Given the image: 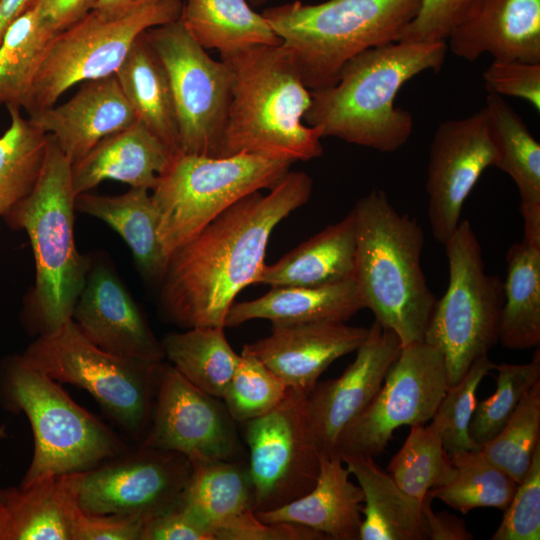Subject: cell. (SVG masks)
<instances>
[{"instance_id": "cell-28", "label": "cell", "mask_w": 540, "mask_h": 540, "mask_svg": "<svg viewBox=\"0 0 540 540\" xmlns=\"http://www.w3.org/2000/svg\"><path fill=\"white\" fill-rule=\"evenodd\" d=\"M360 486L364 501L359 540H427L421 502L402 491L374 458L342 456Z\"/></svg>"}, {"instance_id": "cell-7", "label": "cell", "mask_w": 540, "mask_h": 540, "mask_svg": "<svg viewBox=\"0 0 540 540\" xmlns=\"http://www.w3.org/2000/svg\"><path fill=\"white\" fill-rule=\"evenodd\" d=\"M0 403L5 410L25 414L32 429L34 451L21 487L50 476L88 471L130 449L60 383L20 355L0 364Z\"/></svg>"}, {"instance_id": "cell-24", "label": "cell", "mask_w": 540, "mask_h": 540, "mask_svg": "<svg viewBox=\"0 0 540 540\" xmlns=\"http://www.w3.org/2000/svg\"><path fill=\"white\" fill-rule=\"evenodd\" d=\"M339 456L321 457L313 488L279 508L255 513L263 522L305 526L330 540H359L364 496Z\"/></svg>"}, {"instance_id": "cell-5", "label": "cell", "mask_w": 540, "mask_h": 540, "mask_svg": "<svg viewBox=\"0 0 540 540\" xmlns=\"http://www.w3.org/2000/svg\"><path fill=\"white\" fill-rule=\"evenodd\" d=\"M352 210L354 280L365 308L398 336L402 347L423 341L437 299L421 267L425 238L420 224L399 213L379 189L361 197Z\"/></svg>"}, {"instance_id": "cell-10", "label": "cell", "mask_w": 540, "mask_h": 540, "mask_svg": "<svg viewBox=\"0 0 540 540\" xmlns=\"http://www.w3.org/2000/svg\"><path fill=\"white\" fill-rule=\"evenodd\" d=\"M449 280L436 300L424 341L444 356L448 386L499 342L503 282L485 272L481 244L468 220L460 221L444 244Z\"/></svg>"}, {"instance_id": "cell-55", "label": "cell", "mask_w": 540, "mask_h": 540, "mask_svg": "<svg viewBox=\"0 0 540 540\" xmlns=\"http://www.w3.org/2000/svg\"><path fill=\"white\" fill-rule=\"evenodd\" d=\"M269 0H249V3L255 7L265 4Z\"/></svg>"}, {"instance_id": "cell-27", "label": "cell", "mask_w": 540, "mask_h": 540, "mask_svg": "<svg viewBox=\"0 0 540 540\" xmlns=\"http://www.w3.org/2000/svg\"><path fill=\"white\" fill-rule=\"evenodd\" d=\"M484 107L498 153L495 167L511 177L519 192L523 239L540 243V144L503 97L488 93Z\"/></svg>"}, {"instance_id": "cell-21", "label": "cell", "mask_w": 540, "mask_h": 540, "mask_svg": "<svg viewBox=\"0 0 540 540\" xmlns=\"http://www.w3.org/2000/svg\"><path fill=\"white\" fill-rule=\"evenodd\" d=\"M28 118L55 139L72 164L103 138L137 120L115 74L81 83L68 101L36 111Z\"/></svg>"}, {"instance_id": "cell-48", "label": "cell", "mask_w": 540, "mask_h": 540, "mask_svg": "<svg viewBox=\"0 0 540 540\" xmlns=\"http://www.w3.org/2000/svg\"><path fill=\"white\" fill-rule=\"evenodd\" d=\"M144 522L131 516L89 514L79 507L74 517V540H141Z\"/></svg>"}, {"instance_id": "cell-16", "label": "cell", "mask_w": 540, "mask_h": 540, "mask_svg": "<svg viewBox=\"0 0 540 540\" xmlns=\"http://www.w3.org/2000/svg\"><path fill=\"white\" fill-rule=\"evenodd\" d=\"M235 423L221 398L200 390L163 362L150 425L139 445L176 452L190 462L238 460L243 446Z\"/></svg>"}, {"instance_id": "cell-37", "label": "cell", "mask_w": 540, "mask_h": 540, "mask_svg": "<svg viewBox=\"0 0 540 540\" xmlns=\"http://www.w3.org/2000/svg\"><path fill=\"white\" fill-rule=\"evenodd\" d=\"M10 124L0 136V220L33 189L46 153L48 134L7 105Z\"/></svg>"}, {"instance_id": "cell-29", "label": "cell", "mask_w": 540, "mask_h": 540, "mask_svg": "<svg viewBox=\"0 0 540 540\" xmlns=\"http://www.w3.org/2000/svg\"><path fill=\"white\" fill-rule=\"evenodd\" d=\"M78 474L50 476L26 487L5 488L7 540H74Z\"/></svg>"}, {"instance_id": "cell-39", "label": "cell", "mask_w": 540, "mask_h": 540, "mask_svg": "<svg viewBox=\"0 0 540 540\" xmlns=\"http://www.w3.org/2000/svg\"><path fill=\"white\" fill-rule=\"evenodd\" d=\"M451 458L456 475L448 484L430 490L432 498L463 514L481 507L506 509L518 483L480 449L459 452Z\"/></svg>"}, {"instance_id": "cell-38", "label": "cell", "mask_w": 540, "mask_h": 540, "mask_svg": "<svg viewBox=\"0 0 540 540\" xmlns=\"http://www.w3.org/2000/svg\"><path fill=\"white\" fill-rule=\"evenodd\" d=\"M387 472L402 491L422 502L430 490L451 482L456 468L432 421L429 425L411 426L404 444L391 458Z\"/></svg>"}, {"instance_id": "cell-17", "label": "cell", "mask_w": 540, "mask_h": 540, "mask_svg": "<svg viewBox=\"0 0 540 540\" xmlns=\"http://www.w3.org/2000/svg\"><path fill=\"white\" fill-rule=\"evenodd\" d=\"M497 159L485 107L438 125L429 150L426 181L428 219L436 241L444 245L456 230L466 198Z\"/></svg>"}, {"instance_id": "cell-6", "label": "cell", "mask_w": 540, "mask_h": 540, "mask_svg": "<svg viewBox=\"0 0 540 540\" xmlns=\"http://www.w3.org/2000/svg\"><path fill=\"white\" fill-rule=\"evenodd\" d=\"M422 0L294 1L262 15L292 55L310 91L332 85L359 53L399 41Z\"/></svg>"}, {"instance_id": "cell-3", "label": "cell", "mask_w": 540, "mask_h": 540, "mask_svg": "<svg viewBox=\"0 0 540 540\" xmlns=\"http://www.w3.org/2000/svg\"><path fill=\"white\" fill-rule=\"evenodd\" d=\"M221 60L231 69L232 91L216 157L246 153L293 163L323 154L320 128L304 122L311 91L282 43Z\"/></svg>"}, {"instance_id": "cell-18", "label": "cell", "mask_w": 540, "mask_h": 540, "mask_svg": "<svg viewBox=\"0 0 540 540\" xmlns=\"http://www.w3.org/2000/svg\"><path fill=\"white\" fill-rule=\"evenodd\" d=\"M401 348L398 336L375 320L344 372L317 382L306 395L308 422L321 457L335 456L340 435L374 398Z\"/></svg>"}, {"instance_id": "cell-14", "label": "cell", "mask_w": 540, "mask_h": 540, "mask_svg": "<svg viewBox=\"0 0 540 540\" xmlns=\"http://www.w3.org/2000/svg\"><path fill=\"white\" fill-rule=\"evenodd\" d=\"M242 425L254 513L279 508L313 488L321 455L308 422L306 394L289 388L275 409Z\"/></svg>"}, {"instance_id": "cell-50", "label": "cell", "mask_w": 540, "mask_h": 540, "mask_svg": "<svg viewBox=\"0 0 540 540\" xmlns=\"http://www.w3.org/2000/svg\"><path fill=\"white\" fill-rule=\"evenodd\" d=\"M430 491L421 502L428 539L432 540H471L473 535L467 530L465 522L455 515L441 512L435 513L431 507Z\"/></svg>"}, {"instance_id": "cell-20", "label": "cell", "mask_w": 540, "mask_h": 540, "mask_svg": "<svg viewBox=\"0 0 540 540\" xmlns=\"http://www.w3.org/2000/svg\"><path fill=\"white\" fill-rule=\"evenodd\" d=\"M368 330L341 321L272 325L268 336L244 344L243 349L288 388L307 395L331 363L361 346Z\"/></svg>"}, {"instance_id": "cell-42", "label": "cell", "mask_w": 540, "mask_h": 540, "mask_svg": "<svg viewBox=\"0 0 540 540\" xmlns=\"http://www.w3.org/2000/svg\"><path fill=\"white\" fill-rule=\"evenodd\" d=\"M288 390V386L264 363L242 349L221 400L232 419L243 424L275 409Z\"/></svg>"}, {"instance_id": "cell-1", "label": "cell", "mask_w": 540, "mask_h": 540, "mask_svg": "<svg viewBox=\"0 0 540 540\" xmlns=\"http://www.w3.org/2000/svg\"><path fill=\"white\" fill-rule=\"evenodd\" d=\"M312 189L308 174L289 171L268 194L241 198L175 250L160 280L165 316L184 329L225 328L236 296L257 283L273 230Z\"/></svg>"}, {"instance_id": "cell-53", "label": "cell", "mask_w": 540, "mask_h": 540, "mask_svg": "<svg viewBox=\"0 0 540 540\" xmlns=\"http://www.w3.org/2000/svg\"><path fill=\"white\" fill-rule=\"evenodd\" d=\"M32 0H0V42L7 28L30 5Z\"/></svg>"}, {"instance_id": "cell-35", "label": "cell", "mask_w": 540, "mask_h": 540, "mask_svg": "<svg viewBox=\"0 0 540 540\" xmlns=\"http://www.w3.org/2000/svg\"><path fill=\"white\" fill-rule=\"evenodd\" d=\"M224 329L193 327L168 333L161 340L168 363L194 386L217 398L222 397L240 358Z\"/></svg>"}, {"instance_id": "cell-45", "label": "cell", "mask_w": 540, "mask_h": 540, "mask_svg": "<svg viewBox=\"0 0 540 540\" xmlns=\"http://www.w3.org/2000/svg\"><path fill=\"white\" fill-rule=\"evenodd\" d=\"M478 0H422L415 18L404 29L399 41H446L452 30Z\"/></svg>"}, {"instance_id": "cell-4", "label": "cell", "mask_w": 540, "mask_h": 540, "mask_svg": "<svg viewBox=\"0 0 540 540\" xmlns=\"http://www.w3.org/2000/svg\"><path fill=\"white\" fill-rule=\"evenodd\" d=\"M76 197L72 163L48 134L33 189L4 217L9 227L26 232L33 251L35 283L23 314L27 329L36 337L72 319L91 266L74 240Z\"/></svg>"}, {"instance_id": "cell-30", "label": "cell", "mask_w": 540, "mask_h": 540, "mask_svg": "<svg viewBox=\"0 0 540 540\" xmlns=\"http://www.w3.org/2000/svg\"><path fill=\"white\" fill-rule=\"evenodd\" d=\"M79 212L110 226L125 241L141 270L160 282L168 262L158 235V216L150 190L133 188L120 195H77Z\"/></svg>"}, {"instance_id": "cell-54", "label": "cell", "mask_w": 540, "mask_h": 540, "mask_svg": "<svg viewBox=\"0 0 540 540\" xmlns=\"http://www.w3.org/2000/svg\"><path fill=\"white\" fill-rule=\"evenodd\" d=\"M8 539V512L3 501H0V540Z\"/></svg>"}, {"instance_id": "cell-11", "label": "cell", "mask_w": 540, "mask_h": 540, "mask_svg": "<svg viewBox=\"0 0 540 540\" xmlns=\"http://www.w3.org/2000/svg\"><path fill=\"white\" fill-rule=\"evenodd\" d=\"M181 11V0H161L119 18L91 10L52 38L21 109L30 115L55 105L76 84L115 74L143 32L177 20Z\"/></svg>"}, {"instance_id": "cell-25", "label": "cell", "mask_w": 540, "mask_h": 540, "mask_svg": "<svg viewBox=\"0 0 540 540\" xmlns=\"http://www.w3.org/2000/svg\"><path fill=\"white\" fill-rule=\"evenodd\" d=\"M364 308L354 278L321 287L276 286L256 299L234 302L226 315L225 328L256 319L272 325L346 322Z\"/></svg>"}, {"instance_id": "cell-34", "label": "cell", "mask_w": 540, "mask_h": 540, "mask_svg": "<svg viewBox=\"0 0 540 540\" xmlns=\"http://www.w3.org/2000/svg\"><path fill=\"white\" fill-rule=\"evenodd\" d=\"M499 342L513 350L540 343V243L523 239L506 254Z\"/></svg>"}, {"instance_id": "cell-46", "label": "cell", "mask_w": 540, "mask_h": 540, "mask_svg": "<svg viewBox=\"0 0 540 540\" xmlns=\"http://www.w3.org/2000/svg\"><path fill=\"white\" fill-rule=\"evenodd\" d=\"M490 94L509 96L529 102L540 110V63L494 59L483 72Z\"/></svg>"}, {"instance_id": "cell-36", "label": "cell", "mask_w": 540, "mask_h": 540, "mask_svg": "<svg viewBox=\"0 0 540 540\" xmlns=\"http://www.w3.org/2000/svg\"><path fill=\"white\" fill-rule=\"evenodd\" d=\"M56 34L34 1L7 28L0 42V104L21 107Z\"/></svg>"}, {"instance_id": "cell-23", "label": "cell", "mask_w": 540, "mask_h": 540, "mask_svg": "<svg viewBox=\"0 0 540 540\" xmlns=\"http://www.w3.org/2000/svg\"><path fill=\"white\" fill-rule=\"evenodd\" d=\"M173 153L142 122L99 141L81 160L72 164L76 195L89 192L105 180L152 190Z\"/></svg>"}, {"instance_id": "cell-31", "label": "cell", "mask_w": 540, "mask_h": 540, "mask_svg": "<svg viewBox=\"0 0 540 540\" xmlns=\"http://www.w3.org/2000/svg\"><path fill=\"white\" fill-rule=\"evenodd\" d=\"M115 76L137 120L173 153L178 152L179 133L169 80L144 32L133 43Z\"/></svg>"}, {"instance_id": "cell-12", "label": "cell", "mask_w": 540, "mask_h": 540, "mask_svg": "<svg viewBox=\"0 0 540 540\" xmlns=\"http://www.w3.org/2000/svg\"><path fill=\"white\" fill-rule=\"evenodd\" d=\"M144 35L169 80L180 151L216 157L231 101L230 67L210 57L181 16L149 28Z\"/></svg>"}, {"instance_id": "cell-22", "label": "cell", "mask_w": 540, "mask_h": 540, "mask_svg": "<svg viewBox=\"0 0 540 540\" xmlns=\"http://www.w3.org/2000/svg\"><path fill=\"white\" fill-rule=\"evenodd\" d=\"M446 43L468 61L488 53L494 59L540 63V0H478Z\"/></svg>"}, {"instance_id": "cell-19", "label": "cell", "mask_w": 540, "mask_h": 540, "mask_svg": "<svg viewBox=\"0 0 540 540\" xmlns=\"http://www.w3.org/2000/svg\"><path fill=\"white\" fill-rule=\"evenodd\" d=\"M72 320L89 340L107 352L150 363L165 359L161 341L107 264L91 263Z\"/></svg>"}, {"instance_id": "cell-8", "label": "cell", "mask_w": 540, "mask_h": 540, "mask_svg": "<svg viewBox=\"0 0 540 540\" xmlns=\"http://www.w3.org/2000/svg\"><path fill=\"white\" fill-rule=\"evenodd\" d=\"M291 165L256 154L212 157L176 152L151 190L166 256L241 198L275 187Z\"/></svg>"}, {"instance_id": "cell-15", "label": "cell", "mask_w": 540, "mask_h": 540, "mask_svg": "<svg viewBox=\"0 0 540 540\" xmlns=\"http://www.w3.org/2000/svg\"><path fill=\"white\" fill-rule=\"evenodd\" d=\"M192 471L182 454L138 445L78 474V503L96 515L144 521L176 508Z\"/></svg>"}, {"instance_id": "cell-49", "label": "cell", "mask_w": 540, "mask_h": 540, "mask_svg": "<svg viewBox=\"0 0 540 540\" xmlns=\"http://www.w3.org/2000/svg\"><path fill=\"white\" fill-rule=\"evenodd\" d=\"M141 540H214L212 533L180 505L146 520Z\"/></svg>"}, {"instance_id": "cell-2", "label": "cell", "mask_w": 540, "mask_h": 540, "mask_svg": "<svg viewBox=\"0 0 540 540\" xmlns=\"http://www.w3.org/2000/svg\"><path fill=\"white\" fill-rule=\"evenodd\" d=\"M447 50L446 41H397L359 53L332 85L311 91L305 124L320 128L322 137L380 152L400 149L410 138L413 118L395 106L396 95L416 75L439 71Z\"/></svg>"}, {"instance_id": "cell-52", "label": "cell", "mask_w": 540, "mask_h": 540, "mask_svg": "<svg viewBox=\"0 0 540 540\" xmlns=\"http://www.w3.org/2000/svg\"><path fill=\"white\" fill-rule=\"evenodd\" d=\"M159 1L161 0H98L92 10L106 18H119Z\"/></svg>"}, {"instance_id": "cell-43", "label": "cell", "mask_w": 540, "mask_h": 540, "mask_svg": "<svg viewBox=\"0 0 540 540\" xmlns=\"http://www.w3.org/2000/svg\"><path fill=\"white\" fill-rule=\"evenodd\" d=\"M495 366L488 355L481 356L457 384L448 386L432 421L437 425L444 448L450 456L480 449L470 437L469 426L477 404V388Z\"/></svg>"}, {"instance_id": "cell-33", "label": "cell", "mask_w": 540, "mask_h": 540, "mask_svg": "<svg viewBox=\"0 0 540 540\" xmlns=\"http://www.w3.org/2000/svg\"><path fill=\"white\" fill-rule=\"evenodd\" d=\"M191 463L192 471L180 506L212 536L213 530L225 521L253 511V486L248 462L243 459H210Z\"/></svg>"}, {"instance_id": "cell-47", "label": "cell", "mask_w": 540, "mask_h": 540, "mask_svg": "<svg viewBox=\"0 0 540 540\" xmlns=\"http://www.w3.org/2000/svg\"><path fill=\"white\" fill-rule=\"evenodd\" d=\"M214 540H325L319 532L288 522H263L252 510L238 514L213 530Z\"/></svg>"}, {"instance_id": "cell-32", "label": "cell", "mask_w": 540, "mask_h": 540, "mask_svg": "<svg viewBox=\"0 0 540 540\" xmlns=\"http://www.w3.org/2000/svg\"><path fill=\"white\" fill-rule=\"evenodd\" d=\"M181 19L206 50L221 59L256 46L282 43L264 16L246 0H184Z\"/></svg>"}, {"instance_id": "cell-44", "label": "cell", "mask_w": 540, "mask_h": 540, "mask_svg": "<svg viewBox=\"0 0 540 540\" xmlns=\"http://www.w3.org/2000/svg\"><path fill=\"white\" fill-rule=\"evenodd\" d=\"M492 540L540 539V444L530 467L504 510Z\"/></svg>"}, {"instance_id": "cell-13", "label": "cell", "mask_w": 540, "mask_h": 540, "mask_svg": "<svg viewBox=\"0 0 540 540\" xmlns=\"http://www.w3.org/2000/svg\"><path fill=\"white\" fill-rule=\"evenodd\" d=\"M447 388L436 346L424 340L403 346L374 398L340 435L335 456H379L397 428L432 420Z\"/></svg>"}, {"instance_id": "cell-56", "label": "cell", "mask_w": 540, "mask_h": 540, "mask_svg": "<svg viewBox=\"0 0 540 540\" xmlns=\"http://www.w3.org/2000/svg\"><path fill=\"white\" fill-rule=\"evenodd\" d=\"M7 437L6 425H0V439Z\"/></svg>"}, {"instance_id": "cell-57", "label": "cell", "mask_w": 540, "mask_h": 540, "mask_svg": "<svg viewBox=\"0 0 540 540\" xmlns=\"http://www.w3.org/2000/svg\"><path fill=\"white\" fill-rule=\"evenodd\" d=\"M4 500H5V488H2L0 486V501L4 502Z\"/></svg>"}, {"instance_id": "cell-40", "label": "cell", "mask_w": 540, "mask_h": 540, "mask_svg": "<svg viewBox=\"0 0 540 540\" xmlns=\"http://www.w3.org/2000/svg\"><path fill=\"white\" fill-rule=\"evenodd\" d=\"M540 444V380L525 394L502 430L480 447L516 483L526 475Z\"/></svg>"}, {"instance_id": "cell-51", "label": "cell", "mask_w": 540, "mask_h": 540, "mask_svg": "<svg viewBox=\"0 0 540 540\" xmlns=\"http://www.w3.org/2000/svg\"><path fill=\"white\" fill-rule=\"evenodd\" d=\"M55 32L76 23L95 6L98 0H33Z\"/></svg>"}, {"instance_id": "cell-9", "label": "cell", "mask_w": 540, "mask_h": 540, "mask_svg": "<svg viewBox=\"0 0 540 540\" xmlns=\"http://www.w3.org/2000/svg\"><path fill=\"white\" fill-rule=\"evenodd\" d=\"M20 356L54 381L87 391L122 431L141 442L150 425L163 361L150 363L107 352L72 319L37 336Z\"/></svg>"}, {"instance_id": "cell-41", "label": "cell", "mask_w": 540, "mask_h": 540, "mask_svg": "<svg viewBox=\"0 0 540 540\" xmlns=\"http://www.w3.org/2000/svg\"><path fill=\"white\" fill-rule=\"evenodd\" d=\"M496 390L478 402L473 413L469 434L480 447L493 439L510 419L518 404L540 380V352L525 364H496Z\"/></svg>"}, {"instance_id": "cell-26", "label": "cell", "mask_w": 540, "mask_h": 540, "mask_svg": "<svg viewBox=\"0 0 540 540\" xmlns=\"http://www.w3.org/2000/svg\"><path fill=\"white\" fill-rule=\"evenodd\" d=\"M355 216L351 210L278 261L265 264L256 284L321 287L354 278Z\"/></svg>"}]
</instances>
